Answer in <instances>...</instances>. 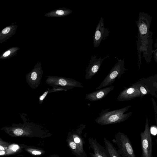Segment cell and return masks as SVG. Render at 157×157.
<instances>
[{
    "label": "cell",
    "mask_w": 157,
    "mask_h": 157,
    "mask_svg": "<svg viewBox=\"0 0 157 157\" xmlns=\"http://www.w3.org/2000/svg\"><path fill=\"white\" fill-rule=\"evenodd\" d=\"M1 130L13 137H36L43 138L50 136L48 133L41 132L34 126L29 124H13L10 126H5Z\"/></svg>",
    "instance_id": "obj_1"
},
{
    "label": "cell",
    "mask_w": 157,
    "mask_h": 157,
    "mask_svg": "<svg viewBox=\"0 0 157 157\" xmlns=\"http://www.w3.org/2000/svg\"><path fill=\"white\" fill-rule=\"evenodd\" d=\"M129 105L121 109L109 111L110 109L103 110L95 121L101 125H106L123 122L132 114L133 111L124 113L131 107Z\"/></svg>",
    "instance_id": "obj_2"
},
{
    "label": "cell",
    "mask_w": 157,
    "mask_h": 157,
    "mask_svg": "<svg viewBox=\"0 0 157 157\" xmlns=\"http://www.w3.org/2000/svg\"><path fill=\"white\" fill-rule=\"evenodd\" d=\"M152 17L147 13L140 12L138 20L136 22L138 29L137 50L140 48L143 43L147 38Z\"/></svg>",
    "instance_id": "obj_3"
},
{
    "label": "cell",
    "mask_w": 157,
    "mask_h": 157,
    "mask_svg": "<svg viewBox=\"0 0 157 157\" xmlns=\"http://www.w3.org/2000/svg\"><path fill=\"white\" fill-rule=\"evenodd\" d=\"M112 141L116 145L121 157H136L131 141L126 135L119 132Z\"/></svg>",
    "instance_id": "obj_4"
},
{
    "label": "cell",
    "mask_w": 157,
    "mask_h": 157,
    "mask_svg": "<svg viewBox=\"0 0 157 157\" xmlns=\"http://www.w3.org/2000/svg\"><path fill=\"white\" fill-rule=\"evenodd\" d=\"M132 86L137 87L140 92V98L141 99L144 96L150 94L157 98V75L146 78H142Z\"/></svg>",
    "instance_id": "obj_5"
},
{
    "label": "cell",
    "mask_w": 157,
    "mask_h": 157,
    "mask_svg": "<svg viewBox=\"0 0 157 157\" xmlns=\"http://www.w3.org/2000/svg\"><path fill=\"white\" fill-rule=\"evenodd\" d=\"M124 59H120L112 67L109 73L96 90L105 87L113 83L117 78H119L125 73Z\"/></svg>",
    "instance_id": "obj_6"
},
{
    "label": "cell",
    "mask_w": 157,
    "mask_h": 157,
    "mask_svg": "<svg viewBox=\"0 0 157 157\" xmlns=\"http://www.w3.org/2000/svg\"><path fill=\"white\" fill-rule=\"evenodd\" d=\"M142 157H153L152 155V139L151 135L148 117H146L145 128L140 133Z\"/></svg>",
    "instance_id": "obj_7"
},
{
    "label": "cell",
    "mask_w": 157,
    "mask_h": 157,
    "mask_svg": "<svg viewBox=\"0 0 157 157\" xmlns=\"http://www.w3.org/2000/svg\"><path fill=\"white\" fill-rule=\"evenodd\" d=\"M45 81L46 84L70 87H84L82 83L76 80L63 77L48 76Z\"/></svg>",
    "instance_id": "obj_8"
},
{
    "label": "cell",
    "mask_w": 157,
    "mask_h": 157,
    "mask_svg": "<svg viewBox=\"0 0 157 157\" xmlns=\"http://www.w3.org/2000/svg\"><path fill=\"white\" fill-rule=\"evenodd\" d=\"M41 66V63L37 62L34 68L26 75L27 82L33 89L37 88L40 84L43 73Z\"/></svg>",
    "instance_id": "obj_9"
},
{
    "label": "cell",
    "mask_w": 157,
    "mask_h": 157,
    "mask_svg": "<svg viewBox=\"0 0 157 157\" xmlns=\"http://www.w3.org/2000/svg\"><path fill=\"white\" fill-rule=\"evenodd\" d=\"M152 35V32L150 31L147 39L143 43L140 48L137 50L138 57V70L140 68L141 64L142 52L143 53V56L147 63H149L151 61L153 51Z\"/></svg>",
    "instance_id": "obj_10"
},
{
    "label": "cell",
    "mask_w": 157,
    "mask_h": 157,
    "mask_svg": "<svg viewBox=\"0 0 157 157\" xmlns=\"http://www.w3.org/2000/svg\"><path fill=\"white\" fill-rule=\"evenodd\" d=\"M109 33V29L104 27L103 18L101 17L97 26L93 36L94 48L98 47L101 41L105 40L108 37Z\"/></svg>",
    "instance_id": "obj_11"
},
{
    "label": "cell",
    "mask_w": 157,
    "mask_h": 157,
    "mask_svg": "<svg viewBox=\"0 0 157 157\" xmlns=\"http://www.w3.org/2000/svg\"><path fill=\"white\" fill-rule=\"evenodd\" d=\"M109 57V56L107 55L103 58L101 57L98 58L95 56H92L89 65L86 70L85 79L86 80L90 79L95 75L98 71L104 60Z\"/></svg>",
    "instance_id": "obj_12"
},
{
    "label": "cell",
    "mask_w": 157,
    "mask_h": 157,
    "mask_svg": "<svg viewBox=\"0 0 157 157\" xmlns=\"http://www.w3.org/2000/svg\"><path fill=\"white\" fill-rule=\"evenodd\" d=\"M140 92L139 89L131 85L122 91L118 96L117 99L119 101H128L140 97Z\"/></svg>",
    "instance_id": "obj_13"
},
{
    "label": "cell",
    "mask_w": 157,
    "mask_h": 157,
    "mask_svg": "<svg viewBox=\"0 0 157 157\" xmlns=\"http://www.w3.org/2000/svg\"><path fill=\"white\" fill-rule=\"evenodd\" d=\"M88 142L89 148H91L94 153H91V157H110L105 148L102 146L95 138H89Z\"/></svg>",
    "instance_id": "obj_14"
},
{
    "label": "cell",
    "mask_w": 157,
    "mask_h": 157,
    "mask_svg": "<svg viewBox=\"0 0 157 157\" xmlns=\"http://www.w3.org/2000/svg\"><path fill=\"white\" fill-rule=\"evenodd\" d=\"M114 87V86H110L98 89L97 91L86 94V99L92 101L101 100L113 90Z\"/></svg>",
    "instance_id": "obj_15"
},
{
    "label": "cell",
    "mask_w": 157,
    "mask_h": 157,
    "mask_svg": "<svg viewBox=\"0 0 157 157\" xmlns=\"http://www.w3.org/2000/svg\"><path fill=\"white\" fill-rule=\"evenodd\" d=\"M66 141L68 147L74 155L77 157H87L85 151L82 150L74 141L71 132L68 133Z\"/></svg>",
    "instance_id": "obj_16"
},
{
    "label": "cell",
    "mask_w": 157,
    "mask_h": 157,
    "mask_svg": "<svg viewBox=\"0 0 157 157\" xmlns=\"http://www.w3.org/2000/svg\"><path fill=\"white\" fill-rule=\"evenodd\" d=\"M17 25L12 24L8 26L0 31V43L6 41L15 34Z\"/></svg>",
    "instance_id": "obj_17"
},
{
    "label": "cell",
    "mask_w": 157,
    "mask_h": 157,
    "mask_svg": "<svg viewBox=\"0 0 157 157\" xmlns=\"http://www.w3.org/2000/svg\"><path fill=\"white\" fill-rule=\"evenodd\" d=\"M72 12L70 9L64 7L56 9L47 13L44 16L48 17H62L67 16Z\"/></svg>",
    "instance_id": "obj_18"
},
{
    "label": "cell",
    "mask_w": 157,
    "mask_h": 157,
    "mask_svg": "<svg viewBox=\"0 0 157 157\" xmlns=\"http://www.w3.org/2000/svg\"><path fill=\"white\" fill-rule=\"evenodd\" d=\"M23 149L20 144H11L7 149L0 150V156L15 155L21 153Z\"/></svg>",
    "instance_id": "obj_19"
},
{
    "label": "cell",
    "mask_w": 157,
    "mask_h": 157,
    "mask_svg": "<svg viewBox=\"0 0 157 157\" xmlns=\"http://www.w3.org/2000/svg\"><path fill=\"white\" fill-rule=\"evenodd\" d=\"M22 149L32 155L40 156L45 153L43 149L37 147L28 145L25 144H20Z\"/></svg>",
    "instance_id": "obj_20"
},
{
    "label": "cell",
    "mask_w": 157,
    "mask_h": 157,
    "mask_svg": "<svg viewBox=\"0 0 157 157\" xmlns=\"http://www.w3.org/2000/svg\"><path fill=\"white\" fill-rule=\"evenodd\" d=\"M104 141L105 148L110 157H121L117 150L110 141L105 138H104Z\"/></svg>",
    "instance_id": "obj_21"
},
{
    "label": "cell",
    "mask_w": 157,
    "mask_h": 157,
    "mask_svg": "<svg viewBox=\"0 0 157 157\" xmlns=\"http://www.w3.org/2000/svg\"><path fill=\"white\" fill-rule=\"evenodd\" d=\"M19 49L20 48L18 47L10 48L1 54L0 59H6L14 56L17 54L18 51Z\"/></svg>",
    "instance_id": "obj_22"
},
{
    "label": "cell",
    "mask_w": 157,
    "mask_h": 157,
    "mask_svg": "<svg viewBox=\"0 0 157 157\" xmlns=\"http://www.w3.org/2000/svg\"><path fill=\"white\" fill-rule=\"evenodd\" d=\"M71 133L74 142L82 150L85 151L83 148L84 141L80 135L81 133H78L76 131L73 132H71Z\"/></svg>",
    "instance_id": "obj_23"
},
{
    "label": "cell",
    "mask_w": 157,
    "mask_h": 157,
    "mask_svg": "<svg viewBox=\"0 0 157 157\" xmlns=\"http://www.w3.org/2000/svg\"><path fill=\"white\" fill-rule=\"evenodd\" d=\"M53 88L49 89L50 93L57 92L61 91H67L68 90H71L73 88L72 87H64L59 86H51Z\"/></svg>",
    "instance_id": "obj_24"
},
{
    "label": "cell",
    "mask_w": 157,
    "mask_h": 157,
    "mask_svg": "<svg viewBox=\"0 0 157 157\" xmlns=\"http://www.w3.org/2000/svg\"><path fill=\"white\" fill-rule=\"evenodd\" d=\"M11 143L4 141L0 137V150H3L7 149Z\"/></svg>",
    "instance_id": "obj_25"
},
{
    "label": "cell",
    "mask_w": 157,
    "mask_h": 157,
    "mask_svg": "<svg viewBox=\"0 0 157 157\" xmlns=\"http://www.w3.org/2000/svg\"><path fill=\"white\" fill-rule=\"evenodd\" d=\"M50 93L49 89L47 90L39 98L38 102L40 104H41L43 102L47 95Z\"/></svg>",
    "instance_id": "obj_26"
},
{
    "label": "cell",
    "mask_w": 157,
    "mask_h": 157,
    "mask_svg": "<svg viewBox=\"0 0 157 157\" xmlns=\"http://www.w3.org/2000/svg\"><path fill=\"white\" fill-rule=\"evenodd\" d=\"M151 99L155 112V121L156 123L157 124V106L156 105V103L154 100V99L153 98H152Z\"/></svg>",
    "instance_id": "obj_27"
},
{
    "label": "cell",
    "mask_w": 157,
    "mask_h": 157,
    "mask_svg": "<svg viewBox=\"0 0 157 157\" xmlns=\"http://www.w3.org/2000/svg\"><path fill=\"white\" fill-rule=\"evenodd\" d=\"M152 53H153L154 56V58L155 60V61L157 63V49H156L155 50H153Z\"/></svg>",
    "instance_id": "obj_28"
},
{
    "label": "cell",
    "mask_w": 157,
    "mask_h": 157,
    "mask_svg": "<svg viewBox=\"0 0 157 157\" xmlns=\"http://www.w3.org/2000/svg\"><path fill=\"white\" fill-rule=\"evenodd\" d=\"M48 157H59V156L57 155H53Z\"/></svg>",
    "instance_id": "obj_29"
}]
</instances>
